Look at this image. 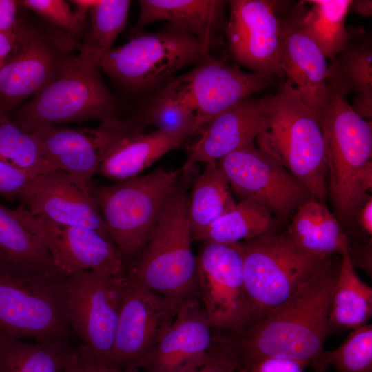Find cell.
<instances>
[{
    "label": "cell",
    "instance_id": "obj_1",
    "mask_svg": "<svg viewBox=\"0 0 372 372\" xmlns=\"http://www.w3.org/2000/svg\"><path fill=\"white\" fill-rule=\"evenodd\" d=\"M333 256L286 302L231 334L241 369L262 358H277L301 362L314 372H327V316L341 260Z\"/></svg>",
    "mask_w": 372,
    "mask_h": 372
},
{
    "label": "cell",
    "instance_id": "obj_2",
    "mask_svg": "<svg viewBox=\"0 0 372 372\" xmlns=\"http://www.w3.org/2000/svg\"><path fill=\"white\" fill-rule=\"evenodd\" d=\"M103 52L87 43L42 90L12 112L11 120L30 132L46 125L118 118V104L101 75Z\"/></svg>",
    "mask_w": 372,
    "mask_h": 372
},
{
    "label": "cell",
    "instance_id": "obj_3",
    "mask_svg": "<svg viewBox=\"0 0 372 372\" xmlns=\"http://www.w3.org/2000/svg\"><path fill=\"white\" fill-rule=\"evenodd\" d=\"M267 112V125L256 138L258 148L280 163L313 199L324 203L327 150L319 118L289 80L268 96Z\"/></svg>",
    "mask_w": 372,
    "mask_h": 372
},
{
    "label": "cell",
    "instance_id": "obj_4",
    "mask_svg": "<svg viewBox=\"0 0 372 372\" xmlns=\"http://www.w3.org/2000/svg\"><path fill=\"white\" fill-rule=\"evenodd\" d=\"M189 196L180 185L126 276L166 299L176 312L198 294Z\"/></svg>",
    "mask_w": 372,
    "mask_h": 372
},
{
    "label": "cell",
    "instance_id": "obj_5",
    "mask_svg": "<svg viewBox=\"0 0 372 372\" xmlns=\"http://www.w3.org/2000/svg\"><path fill=\"white\" fill-rule=\"evenodd\" d=\"M327 89L319 119L326 142L329 192L338 220L347 227L371 197L360 190L358 176L371 161V121L353 110L342 86L327 80Z\"/></svg>",
    "mask_w": 372,
    "mask_h": 372
},
{
    "label": "cell",
    "instance_id": "obj_6",
    "mask_svg": "<svg viewBox=\"0 0 372 372\" xmlns=\"http://www.w3.org/2000/svg\"><path fill=\"white\" fill-rule=\"evenodd\" d=\"M239 244L249 309L246 327L286 302L331 257L304 251L286 232L272 231Z\"/></svg>",
    "mask_w": 372,
    "mask_h": 372
},
{
    "label": "cell",
    "instance_id": "obj_7",
    "mask_svg": "<svg viewBox=\"0 0 372 372\" xmlns=\"http://www.w3.org/2000/svg\"><path fill=\"white\" fill-rule=\"evenodd\" d=\"M65 279L0 260V335L68 338Z\"/></svg>",
    "mask_w": 372,
    "mask_h": 372
},
{
    "label": "cell",
    "instance_id": "obj_8",
    "mask_svg": "<svg viewBox=\"0 0 372 372\" xmlns=\"http://www.w3.org/2000/svg\"><path fill=\"white\" fill-rule=\"evenodd\" d=\"M181 172L159 167L112 185L91 187L90 195L125 259L141 254L178 186Z\"/></svg>",
    "mask_w": 372,
    "mask_h": 372
},
{
    "label": "cell",
    "instance_id": "obj_9",
    "mask_svg": "<svg viewBox=\"0 0 372 372\" xmlns=\"http://www.w3.org/2000/svg\"><path fill=\"white\" fill-rule=\"evenodd\" d=\"M81 45L68 34L20 12L12 48L0 69V114L10 116L42 90Z\"/></svg>",
    "mask_w": 372,
    "mask_h": 372
},
{
    "label": "cell",
    "instance_id": "obj_10",
    "mask_svg": "<svg viewBox=\"0 0 372 372\" xmlns=\"http://www.w3.org/2000/svg\"><path fill=\"white\" fill-rule=\"evenodd\" d=\"M207 55L197 39L169 23L157 32L136 35L123 45L112 47L103 53L100 66L123 87L141 91Z\"/></svg>",
    "mask_w": 372,
    "mask_h": 372
},
{
    "label": "cell",
    "instance_id": "obj_11",
    "mask_svg": "<svg viewBox=\"0 0 372 372\" xmlns=\"http://www.w3.org/2000/svg\"><path fill=\"white\" fill-rule=\"evenodd\" d=\"M126 275L78 272L65 279V307L70 329L94 357L108 365L126 286Z\"/></svg>",
    "mask_w": 372,
    "mask_h": 372
},
{
    "label": "cell",
    "instance_id": "obj_12",
    "mask_svg": "<svg viewBox=\"0 0 372 372\" xmlns=\"http://www.w3.org/2000/svg\"><path fill=\"white\" fill-rule=\"evenodd\" d=\"M198 294L214 331L236 334L249 322L239 242H203L196 256Z\"/></svg>",
    "mask_w": 372,
    "mask_h": 372
},
{
    "label": "cell",
    "instance_id": "obj_13",
    "mask_svg": "<svg viewBox=\"0 0 372 372\" xmlns=\"http://www.w3.org/2000/svg\"><path fill=\"white\" fill-rule=\"evenodd\" d=\"M217 163L240 200H254L281 220L313 198L280 163L254 145L235 151Z\"/></svg>",
    "mask_w": 372,
    "mask_h": 372
},
{
    "label": "cell",
    "instance_id": "obj_14",
    "mask_svg": "<svg viewBox=\"0 0 372 372\" xmlns=\"http://www.w3.org/2000/svg\"><path fill=\"white\" fill-rule=\"evenodd\" d=\"M280 1L232 0L225 34L235 59L253 72L273 78L283 74L281 50L289 20Z\"/></svg>",
    "mask_w": 372,
    "mask_h": 372
},
{
    "label": "cell",
    "instance_id": "obj_15",
    "mask_svg": "<svg viewBox=\"0 0 372 372\" xmlns=\"http://www.w3.org/2000/svg\"><path fill=\"white\" fill-rule=\"evenodd\" d=\"M141 130L133 121L114 118L96 128L46 125L30 134L42 156L55 169L90 189L92 178L110 147L121 138Z\"/></svg>",
    "mask_w": 372,
    "mask_h": 372
},
{
    "label": "cell",
    "instance_id": "obj_16",
    "mask_svg": "<svg viewBox=\"0 0 372 372\" xmlns=\"http://www.w3.org/2000/svg\"><path fill=\"white\" fill-rule=\"evenodd\" d=\"M126 278L108 365L138 369L177 312L162 296Z\"/></svg>",
    "mask_w": 372,
    "mask_h": 372
},
{
    "label": "cell",
    "instance_id": "obj_17",
    "mask_svg": "<svg viewBox=\"0 0 372 372\" xmlns=\"http://www.w3.org/2000/svg\"><path fill=\"white\" fill-rule=\"evenodd\" d=\"M27 226L45 243L56 266L67 277L94 271L125 276V258L115 244L85 227L59 225L15 209Z\"/></svg>",
    "mask_w": 372,
    "mask_h": 372
},
{
    "label": "cell",
    "instance_id": "obj_18",
    "mask_svg": "<svg viewBox=\"0 0 372 372\" xmlns=\"http://www.w3.org/2000/svg\"><path fill=\"white\" fill-rule=\"evenodd\" d=\"M179 77L194 112L198 132L210 120L260 92L272 79L209 55Z\"/></svg>",
    "mask_w": 372,
    "mask_h": 372
},
{
    "label": "cell",
    "instance_id": "obj_19",
    "mask_svg": "<svg viewBox=\"0 0 372 372\" xmlns=\"http://www.w3.org/2000/svg\"><path fill=\"white\" fill-rule=\"evenodd\" d=\"M90 189L67 173L51 170L31 178L19 198L21 207L34 216L59 225L89 227L113 242Z\"/></svg>",
    "mask_w": 372,
    "mask_h": 372
},
{
    "label": "cell",
    "instance_id": "obj_20",
    "mask_svg": "<svg viewBox=\"0 0 372 372\" xmlns=\"http://www.w3.org/2000/svg\"><path fill=\"white\" fill-rule=\"evenodd\" d=\"M268 96L247 97L207 122L188 149L182 172L197 163H216L229 154L254 145L267 125Z\"/></svg>",
    "mask_w": 372,
    "mask_h": 372
},
{
    "label": "cell",
    "instance_id": "obj_21",
    "mask_svg": "<svg viewBox=\"0 0 372 372\" xmlns=\"http://www.w3.org/2000/svg\"><path fill=\"white\" fill-rule=\"evenodd\" d=\"M213 338L214 330L197 296L180 307L142 367L146 372H184L204 355Z\"/></svg>",
    "mask_w": 372,
    "mask_h": 372
},
{
    "label": "cell",
    "instance_id": "obj_22",
    "mask_svg": "<svg viewBox=\"0 0 372 372\" xmlns=\"http://www.w3.org/2000/svg\"><path fill=\"white\" fill-rule=\"evenodd\" d=\"M283 74L296 85L301 100L318 118L327 98V58L318 45L300 28L297 8L288 20L281 50Z\"/></svg>",
    "mask_w": 372,
    "mask_h": 372
},
{
    "label": "cell",
    "instance_id": "obj_23",
    "mask_svg": "<svg viewBox=\"0 0 372 372\" xmlns=\"http://www.w3.org/2000/svg\"><path fill=\"white\" fill-rule=\"evenodd\" d=\"M137 27L167 21L198 40L205 51L221 43L226 29L225 6L220 0H140Z\"/></svg>",
    "mask_w": 372,
    "mask_h": 372
},
{
    "label": "cell",
    "instance_id": "obj_24",
    "mask_svg": "<svg viewBox=\"0 0 372 372\" xmlns=\"http://www.w3.org/2000/svg\"><path fill=\"white\" fill-rule=\"evenodd\" d=\"M194 134L190 131H138L116 141L102 158L96 174L122 181L135 176Z\"/></svg>",
    "mask_w": 372,
    "mask_h": 372
},
{
    "label": "cell",
    "instance_id": "obj_25",
    "mask_svg": "<svg viewBox=\"0 0 372 372\" xmlns=\"http://www.w3.org/2000/svg\"><path fill=\"white\" fill-rule=\"evenodd\" d=\"M286 233L300 249L321 257L341 256L351 246L338 218L313 198L298 208Z\"/></svg>",
    "mask_w": 372,
    "mask_h": 372
},
{
    "label": "cell",
    "instance_id": "obj_26",
    "mask_svg": "<svg viewBox=\"0 0 372 372\" xmlns=\"http://www.w3.org/2000/svg\"><path fill=\"white\" fill-rule=\"evenodd\" d=\"M372 316V288L358 276L348 252L341 256L338 278L331 297L327 336L368 324Z\"/></svg>",
    "mask_w": 372,
    "mask_h": 372
},
{
    "label": "cell",
    "instance_id": "obj_27",
    "mask_svg": "<svg viewBox=\"0 0 372 372\" xmlns=\"http://www.w3.org/2000/svg\"><path fill=\"white\" fill-rule=\"evenodd\" d=\"M0 260L66 278L43 240L23 222L16 209L0 204Z\"/></svg>",
    "mask_w": 372,
    "mask_h": 372
},
{
    "label": "cell",
    "instance_id": "obj_28",
    "mask_svg": "<svg viewBox=\"0 0 372 372\" xmlns=\"http://www.w3.org/2000/svg\"><path fill=\"white\" fill-rule=\"evenodd\" d=\"M75 351L68 338L28 342L0 335V372H62Z\"/></svg>",
    "mask_w": 372,
    "mask_h": 372
},
{
    "label": "cell",
    "instance_id": "obj_29",
    "mask_svg": "<svg viewBox=\"0 0 372 372\" xmlns=\"http://www.w3.org/2000/svg\"><path fill=\"white\" fill-rule=\"evenodd\" d=\"M309 10L298 8V21L302 30L319 47L326 58L332 61L343 50L353 37L345 26V19L351 0L307 1Z\"/></svg>",
    "mask_w": 372,
    "mask_h": 372
},
{
    "label": "cell",
    "instance_id": "obj_30",
    "mask_svg": "<svg viewBox=\"0 0 372 372\" xmlns=\"http://www.w3.org/2000/svg\"><path fill=\"white\" fill-rule=\"evenodd\" d=\"M328 67L327 78L349 94L354 92L353 110L365 119L372 117V46L369 38L351 41Z\"/></svg>",
    "mask_w": 372,
    "mask_h": 372
},
{
    "label": "cell",
    "instance_id": "obj_31",
    "mask_svg": "<svg viewBox=\"0 0 372 372\" xmlns=\"http://www.w3.org/2000/svg\"><path fill=\"white\" fill-rule=\"evenodd\" d=\"M236 204L229 183L217 162L206 163L189 197L192 240L198 241L216 219L233 210Z\"/></svg>",
    "mask_w": 372,
    "mask_h": 372
},
{
    "label": "cell",
    "instance_id": "obj_32",
    "mask_svg": "<svg viewBox=\"0 0 372 372\" xmlns=\"http://www.w3.org/2000/svg\"><path fill=\"white\" fill-rule=\"evenodd\" d=\"M275 221L262 204L240 200L233 210L216 219L198 241L235 244L273 231Z\"/></svg>",
    "mask_w": 372,
    "mask_h": 372
},
{
    "label": "cell",
    "instance_id": "obj_33",
    "mask_svg": "<svg viewBox=\"0 0 372 372\" xmlns=\"http://www.w3.org/2000/svg\"><path fill=\"white\" fill-rule=\"evenodd\" d=\"M145 121L159 130L198 133L196 116L180 77L170 81L155 95L147 110Z\"/></svg>",
    "mask_w": 372,
    "mask_h": 372
},
{
    "label": "cell",
    "instance_id": "obj_34",
    "mask_svg": "<svg viewBox=\"0 0 372 372\" xmlns=\"http://www.w3.org/2000/svg\"><path fill=\"white\" fill-rule=\"evenodd\" d=\"M0 161L39 174L56 170L42 156L30 132L17 125L9 115L1 114Z\"/></svg>",
    "mask_w": 372,
    "mask_h": 372
},
{
    "label": "cell",
    "instance_id": "obj_35",
    "mask_svg": "<svg viewBox=\"0 0 372 372\" xmlns=\"http://www.w3.org/2000/svg\"><path fill=\"white\" fill-rule=\"evenodd\" d=\"M130 5L129 0H92L87 12L91 34L85 43L99 48L103 53L112 48L127 25Z\"/></svg>",
    "mask_w": 372,
    "mask_h": 372
},
{
    "label": "cell",
    "instance_id": "obj_36",
    "mask_svg": "<svg viewBox=\"0 0 372 372\" xmlns=\"http://www.w3.org/2000/svg\"><path fill=\"white\" fill-rule=\"evenodd\" d=\"M326 364L338 372H372V325L353 330L333 351H325Z\"/></svg>",
    "mask_w": 372,
    "mask_h": 372
},
{
    "label": "cell",
    "instance_id": "obj_37",
    "mask_svg": "<svg viewBox=\"0 0 372 372\" xmlns=\"http://www.w3.org/2000/svg\"><path fill=\"white\" fill-rule=\"evenodd\" d=\"M19 3L43 19L50 25L76 39L85 28V19L71 9L65 0H23Z\"/></svg>",
    "mask_w": 372,
    "mask_h": 372
},
{
    "label": "cell",
    "instance_id": "obj_38",
    "mask_svg": "<svg viewBox=\"0 0 372 372\" xmlns=\"http://www.w3.org/2000/svg\"><path fill=\"white\" fill-rule=\"evenodd\" d=\"M240 369V358L231 334L214 331L209 349L184 372H239Z\"/></svg>",
    "mask_w": 372,
    "mask_h": 372
},
{
    "label": "cell",
    "instance_id": "obj_39",
    "mask_svg": "<svg viewBox=\"0 0 372 372\" xmlns=\"http://www.w3.org/2000/svg\"><path fill=\"white\" fill-rule=\"evenodd\" d=\"M37 174L0 161V196L9 200L19 198L30 180Z\"/></svg>",
    "mask_w": 372,
    "mask_h": 372
},
{
    "label": "cell",
    "instance_id": "obj_40",
    "mask_svg": "<svg viewBox=\"0 0 372 372\" xmlns=\"http://www.w3.org/2000/svg\"><path fill=\"white\" fill-rule=\"evenodd\" d=\"M305 367L301 362L291 360L265 358L242 369L245 372H304Z\"/></svg>",
    "mask_w": 372,
    "mask_h": 372
},
{
    "label": "cell",
    "instance_id": "obj_41",
    "mask_svg": "<svg viewBox=\"0 0 372 372\" xmlns=\"http://www.w3.org/2000/svg\"><path fill=\"white\" fill-rule=\"evenodd\" d=\"M348 254L354 267H359L371 277L372 238L364 243H356L350 246Z\"/></svg>",
    "mask_w": 372,
    "mask_h": 372
},
{
    "label": "cell",
    "instance_id": "obj_42",
    "mask_svg": "<svg viewBox=\"0 0 372 372\" xmlns=\"http://www.w3.org/2000/svg\"><path fill=\"white\" fill-rule=\"evenodd\" d=\"M19 1L0 0V33L14 32L20 15Z\"/></svg>",
    "mask_w": 372,
    "mask_h": 372
},
{
    "label": "cell",
    "instance_id": "obj_43",
    "mask_svg": "<svg viewBox=\"0 0 372 372\" xmlns=\"http://www.w3.org/2000/svg\"><path fill=\"white\" fill-rule=\"evenodd\" d=\"M76 351L85 372H138L137 369H118L99 362L89 348L83 344H81Z\"/></svg>",
    "mask_w": 372,
    "mask_h": 372
},
{
    "label": "cell",
    "instance_id": "obj_44",
    "mask_svg": "<svg viewBox=\"0 0 372 372\" xmlns=\"http://www.w3.org/2000/svg\"><path fill=\"white\" fill-rule=\"evenodd\" d=\"M355 220L369 237L372 234V197L371 196L357 212Z\"/></svg>",
    "mask_w": 372,
    "mask_h": 372
},
{
    "label": "cell",
    "instance_id": "obj_45",
    "mask_svg": "<svg viewBox=\"0 0 372 372\" xmlns=\"http://www.w3.org/2000/svg\"><path fill=\"white\" fill-rule=\"evenodd\" d=\"M358 183L360 190L365 194L372 189V161L368 162L360 171Z\"/></svg>",
    "mask_w": 372,
    "mask_h": 372
},
{
    "label": "cell",
    "instance_id": "obj_46",
    "mask_svg": "<svg viewBox=\"0 0 372 372\" xmlns=\"http://www.w3.org/2000/svg\"><path fill=\"white\" fill-rule=\"evenodd\" d=\"M15 39L14 32L0 33V69L11 51Z\"/></svg>",
    "mask_w": 372,
    "mask_h": 372
},
{
    "label": "cell",
    "instance_id": "obj_47",
    "mask_svg": "<svg viewBox=\"0 0 372 372\" xmlns=\"http://www.w3.org/2000/svg\"><path fill=\"white\" fill-rule=\"evenodd\" d=\"M351 8L358 14L369 17L372 14V1L371 0L352 1Z\"/></svg>",
    "mask_w": 372,
    "mask_h": 372
},
{
    "label": "cell",
    "instance_id": "obj_48",
    "mask_svg": "<svg viewBox=\"0 0 372 372\" xmlns=\"http://www.w3.org/2000/svg\"><path fill=\"white\" fill-rule=\"evenodd\" d=\"M62 372H85L76 349L74 354Z\"/></svg>",
    "mask_w": 372,
    "mask_h": 372
},
{
    "label": "cell",
    "instance_id": "obj_49",
    "mask_svg": "<svg viewBox=\"0 0 372 372\" xmlns=\"http://www.w3.org/2000/svg\"><path fill=\"white\" fill-rule=\"evenodd\" d=\"M239 372H245V370L241 369Z\"/></svg>",
    "mask_w": 372,
    "mask_h": 372
}]
</instances>
